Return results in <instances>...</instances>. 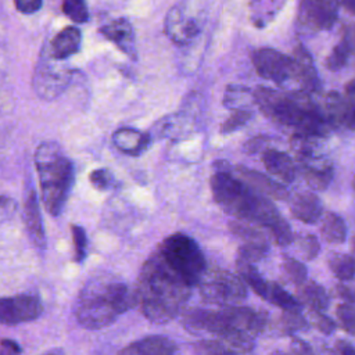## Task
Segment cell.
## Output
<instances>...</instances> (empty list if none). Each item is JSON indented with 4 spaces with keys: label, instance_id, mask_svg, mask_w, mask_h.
I'll return each mask as SVG.
<instances>
[{
    "label": "cell",
    "instance_id": "cell-27",
    "mask_svg": "<svg viewBox=\"0 0 355 355\" xmlns=\"http://www.w3.org/2000/svg\"><path fill=\"white\" fill-rule=\"evenodd\" d=\"M266 301H269L273 305L282 308L283 312L300 311L301 309L300 302L290 293H287L282 286H279L275 282H270V287H269V293H268Z\"/></svg>",
    "mask_w": 355,
    "mask_h": 355
},
{
    "label": "cell",
    "instance_id": "cell-41",
    "mask_svg": "<svg viewBox=\"0 0 355 355\" xmlns=\"http://www.w3.org/2000/svg\"><path fill=\"white\" fill-rule=\"evenodd\" d=\"M312 320H313V324H315L322 333H324V334H330V333L336 329L334 322H333L330 318L324 316V315H323L322 312H319V311H312Z\"/></svg>",
    "mask_w": 355,
    "mask_h": 355
},
{
    "label": "cell",
    "instance_id": "cell-44",
    "mask_svg": "<svg viewBox=\"0 0 355 355\" xmlns=\"http://www.w3.org/2000/svg\"><path fill=\"white\" fill-rule=\"evenodd\" d=\"M293 352L294 355H312L308 345L300 340L293 341Z\"/></svg>",
    "mask_w": 355,
    "mask_h": 355
},
{
    "label": "cell",
    "instance_id": "cell-13",
    "mask_svg": "<svg viewBox=\"0 0 355 355\" xmlns=\"http://www.w3.org/2000/svg\"><path fill=\"white\" fill-rule=\"evenodd\" d=\"M337 0H301L298 19L302 26L323 31L329 29L337 17Z\"/></svg>",
    "mask_w": 355,
    "mask_h": 355
},
{
    "label": "cell",
    "instance_id": "cell-7",
    "mask_svg": "<svg viewBox=\"0 0 355 355\" xmlns=\"http://www.w3.org/2000/svg\"><path fill=\"white\" fill-rule=\"evenodd\" d=\"M165 262L191 287L198 286L207 272V262L198 244L184 233L168 236L158 247Z\"/></svg>",
    "mask_w": 355,
    "mask_h": 355
},
{
    "label": "cell",
    "instance_id": "cell-48",
    "mask_svg": "<svg viewBox=\"0 0 355 355\" xmlns=\"http://www.w3.org/2000/svg\"><path fill=\"white\" fill-rule=\"evenodd\" d=\"M354 250H355V239H354Z\"/></svg>",
    "mask_w": 355,
    "mask_h": 355
},
{
    "label": "cell",
    "instance_id": "cell-23",
    "mask_svg": "<svg viewBox=\"0 0 355 355\" xmlns=\"http://www.w3.org/2000/svg\"><path fill=\"white\" fill-rule=\"evenodd\" d=\"M236 263H237V270L240 273V277L244 280V283L247 286H250L255 291V294H258L261 298L266 300L269 287H270V282H266L262 277V275L259 273V270L257 269L254 262L237 257Z\"/></svg>",
    "mask_w": 355,
    "mask_h": 355
},
{
    "label": "cell",
    "instance_id": "cell-37",
    "mask_svg": "<svg viewBox=\"0 0 355 355\" xmlns=\"http://www.w3.org/2000/svg\"><path fill=\"white\" fill-rule=\"evenodd\" d=\"M344 103H345L344 123L355 129V80L351 82L347 87V98L344 100Z\"/></svg>",
    "mask_w": 355,
    "mask_h": 355
},
{
    "label": "cell",
    "instance_id": "cell-14",
    "mask_svg": "<svg viewBox=\"0 0 355 355\" xmlns=\"http://www.w3.org/2000/svg\"><path fill=\"white\" fill-rule=\"evenodd\" d=\"M100 33L111 40L129 58L136 60V42L132 24L126 18H116L100 28Z\"/></svg>",
    "mask_w": 355,
    "mask_h": 355
},
{
    "label": "cell",
    "instance_id": "cell-15",
    "mask_svg": "<svg viewBox=\"0 0 355 355\" xmlns=\"http://www.w3.org/2000/svg\"><path fill=\"white\" fill-rule=\"evenodd\" d=\"M176 347L164 336H148L130 343L116 355H175Z\"/></svg>",
    "mask_w": 355,
    "mask_h": 355
},
{
    "label": "cell",
    "instance_id": "cell-29",
    "mask_svg": "<svg viewBox=\"0 0 355 355\" xmlns=\"http://www.w3.org/2000/svg\"><path fill=\"white\" fill-rule=\"evenodd\" d=\"M352 50V39L349 36L343 37L341 43H338L333 51L330 53V55L326 60V67L331 71H337L341 67H344V64L347 62V58L349 55Z\"/></svg>",
    "mask_w": 355,
    "mask_h": 355
},
{
    "label": "cell",
    "instance_id": "cell-32",
    "mask_svg": "<svg viewBox=\"0 0 355 355\" xmlns=\"http://www.w3.org/2000/svg\"><path fill=\"white\" fill-rule=\"evenodd\" d=\"M252 115H254V112L250 111V110H236V111H233L232 115L222 123L220 132L227 135V133L239 130L240 128L247 125V122L252 118Z\"/></svg>",
    "mask_w": 355,
    "mask_h": 355
},
{
    "label": "cell",
    "instance_id": "cell-46",
    "mask_svg": "<svg viewBox=\"0 0 355 355\" xmlns=\"http://www.w3.org/2000/svg\"><path fill=\"white\" fill-rule=\"evenodd\" d=\"M341 355H355V349L351 345H343Z\"/></svg>",
    "mask_w": 355,
    "mask_h": 355
},
{
    "label": "cell",
    "instance_id": "cell-28",
    "mask_svg": "<svg viewBox=\"0 0 355 355\" xmlns=\"http://www.w3.org/2000/svg\"><path fill=\"white\" fill-rule=\"evenodd\" d=\"M329 266L336 277L341 280H351L355 276V261L349 255L333 254L329 259Z\"/></svg>",
    "mask_w": 355,
    "mask_h": 355
},
{
    "label": "cell",
    "instance_id": "cell-5",
    "mask_svg": "<svg viewBox=\"0 0 355 355\" xmlns=\"http://www.w3.org/2000/svg\"><path fill=\"white\" fill-rule=\"evenodd\" d=\"M257 107L277 123L298 129L300 135L322 136L327 130V119L305 93H282L269 87L254 90Z\"/></svg>",
    "mask_w": 355,
    "mask_h": 355
},
{
    "label": "cell",
    "instance_id": "cell-40",
    "mask_svg": "<svg viewBox=\"0 0 355 355\" xmlns=\"http://www.w3.org/2000/svg\"><path fill=\"white\" fill-rule=\"evenodd\" d=\"M283 324L287 330H297L305 324V319L301 316L300 311H287L282 316Z\"/></svg>",
    "mask_w": 355,
    "mask_h": 355
},
{
    "label": "cell",
    "instance_id": "cell-39",
    "mask_svg": "<svg viewBox=\"0 0 355 355\" xmlns=\"http://www.w3.org/2000/svg\"><path fill=\"white\" fill-rule=\"evenodd\" d=\"M200 349L204 355H236L226 344L218 341H202L200 343Z\"/></svg>",
    "mask_w": 355,
    "mask_h": 355
},
{
    "label": "cell",
    "instance_id": "cell-42",
    "mask_svg": "<svg viewBox=\"0 0 355 355\" xmlns=\"http://www.w3.org/2000/svg\"><path fill=\"white\" fill-rule=\"evenodd\" d=\"M17 10L22 14H33L42 8L43 0H14Z\"/></svg>",
    "mask_w": 355,
    "mask_h": 355
},
{
    "label": "cell",
    "instance_id": "cell-12",
    "mask_svg": "<svg viewBox=\"0 0 355 355\" xmlns=\"http://www.w3.org/2000/svg\"><path fill=\"white\" fill-rule=\"evenodd\" d=\"M43 312L42 301L29 294L3 297L0 301V319L3 324H18L37 319Z\"/></svg>",
    "mask_w": 355,
    "mask_h": 355
},
{
    "label": "cell",
    "instance_id": "cell-36",
    "mask_svg": "<svg viewBox=\"0 0 355 355\" xmlns=\"http://www.w3.org/2000/svg\"><path fill=\"white\" fill-rule=\"evenodd\" d=\"M90 182L97 190H107L114 183V175L105 168H98L90 173Z\"/></svg>",
    "mask_w": 355,
    "mask_h": 355
},
{
    "label": "cell",
    "instance_id": "cell-11",
    "mask_svg": "<svg viewBox=\"0 0 355 355\" xmlns=\"http://www.w3.org/2000/svg\"><path fill=\"white\" fill-rule=\"evenodd\" d=\"M252 64L259 76L280 86H286L290 82H297V68L294 58L287 57L277 50L268 47L255 50L252 53Z\"/></svg>",
    "mask_w": 355,
    "mask_h": 355
},
{
    "label": "cell",
    "instance_id": "cell-3",
    "mask_svg": "<svg viewBox=\"0 0 355 355\" xmlns=\"http://www.w3.org/2000/svg\"><path fill=\"white\" fill-rule=\"evenodd\" d=\"M266 322V313L236 305L222 311L193 308L186 311L183 316V327L186 330L216 334L234 352L251 351L257 336L263 330Z\"/></svg>",
    "mask_w": 355,
    "mask_h": 355
},
{
    "label": "cell",
    "instance_id": "cell-45",
    "mask_svg": "<svg viewBox=\"0 0 355 355\" xmlns=\"http://www.w3.org/2000/svg\"><path fill=\"white\" fill-rule=\"evenodd\" d=\"M340 1L345 7V10H348L352 14H355V0H340Z\"/></svg>",
    "mask_w": 355,
    "mask_h": 355
},
{
    "label": "cell",
    "instance_id": "cell-4",
    "mask_svg": "<svg viewBox=\"0 0 355 355\" xmlns=\"http://www.w3.org/2000/svg\"><path fill=\"white\" fill-rule=\"evenodd\" d=\"M133 305L135 293L125 283L112 277H94L80 290L75 316L85 329L97 330L114 323Z\"/></svg>",
    "mask_w": 355,
    "mask_h": 355
},
{
    "label": "cell",
    "instance_id": "cell-2",
    "mask_svg": "<svg viewBox=\"0 0 355 355\" xmlns=\"http://www.w3.org/2000/svg\"><path fill=\"white\" fill-rule=\"evenodd\" d=\"M135 293L136 305L154 323H166L186 305L191 286L187 284L157 250L143 265Z\"/></svg>",
    "mask_w": 355,
    "mask_h": 355
},
{
    "label": "cell",
    "instance_id": "cell-19",
    "mask_svg": "<svg viewBox=\"0 0 355 355\" xmlns=\"http://www.w3.org/2000/svg\"><path fill=\"white\" fill-rule=\"evenodd\" d=\"M262 162L266 171L283 183H291L294 180L295 166L293 159L286 153L268 148L262 153Z\"/></svg>",
    "mask_w": 355,
    "mask_h": 355
},
{
    "label": "cell",
    "instance_id": "cell-18",
    "mask_svg": "<svg viewBox=\"0 0 355 355\" xmlns=\"http://www.w3.org/2000/svg\"><path fill=\"white\" fill-rule=\"evenodd\" d=\"M151 139L150 133H141L133 128H121L112 135L114 146L122 153L133 157L144 153Z\"/></svg>",
    "mask_w": 355,
    "mask_h": 355
},
{
    "label": "cell",
    "instance_id": "cell-9",
    "mask_svg": "<svg viewBox=\"0 0 355 355\" xmlns=\"http://www.w3.org/2000/svg\"><path fill=\"white\" fill-rule=\"evenodd\" d=\"M198 286L202 298L212 304L232 306L247 297L244 280L223 269L207 270Z\"/></svg>",
    "mask_w": 355,
    "mask_h": 355
},
{
    "label": "cell",
    "instance_id": "cell-8",
    "mask_svg": "<svg viewBox=\"0 0 355 355\" xmlns=\"http://www.w3.org/2000/svg\"><path fill=\"white\" fill-rule=\"evenodd\" d=\"M207 19L204 0H180L165 15L166 36L178 46H187L198 37Z\"/></svg>",
    "mask_w": 355,
    "mask_h": 355
},
{
    "label": "cell",
    "instance_id": "cell-31",
    "mask_svg": "<svg viewBox=\"0 0 355 355\" xmlns=\"http://www.w3.org/2000/svg\"><path fill=\"white\" fill-rule=\"evenodd\" d=\"M62 12L76 24H85L89 21L86 0H62Z\"/></svg>",
    "mask_w": 355,
    "mask_h": 355
},
{
    "label": "cell",
    "instance_id": "cell-10",
    "mask_svg": "<svg viewBox=\"0 0 355 355\" xmlns=\"http://www.w3.org/2000/svg\"><path fill=\"white\" fill-rule=\"evenodd\" d=\"M71 76L72 72L61 65V61L53 58L46 46L35 68L33 89L40 98L53 100L67 89Z\"/></svg>",
    "mask_w": 355,
    "mask_h": 355
},
{
    "label": "cell",
    "instance_id": "cell-30",
    "mask_svg": "<svg viewBox=\"0 0 355 355\" xmlns=\"http://www.w3.org/2000/svg\"><path fill=\"white\" fill-rule=\"evenodd\" d=\"M304 178L308 184L315 190H323L329 186L331 180V169L330 168H315L306 165L304 168Z\"/></svg>",
    "mask_w": 355,
    "mask_h": 355
},
{
    "label": "cell",
    "instance_id": "cell-35",
    "mask_svg": "<svg viewBox=\"0 0 355 355\" xmlns=\"http://www.w3.org/2000/svg\"><path fill=\"white\" fill-rule=\"evenodd\" d=\"M337 316L343 324V327L355 334V306L349 304H341L337 306Z\"/></svg>",
    "mask_w": 355,
    "mask_h": 355
},
{
    "label": "cell",
    "instance_id": "cell-33",
    "mask_svg": "<svg viewBox=\"0 0 355 355\" xmlns=\"http://www.w3.org/2000/svg\"><path fill=\"white\" fill-rule=\"evenodd\" d=\"M283 269L288 279L295 283L297 286H301L306 282V268L297 259L294 258H284L283 262Z\"/></svg>",
    "mask_w": 355,
    "mask_h": 355
},
{
    "label": "cell",
    "instance_id": "cell-34",
    "mask_svg": "<svg viewBox=\"0 0 355 355\" xmlns=\"http://www.w3.org/2000/svg\"><path fill=\"white\" fill-rule=\"evenodd\" d=\"M71 233H72V243H73V250H75V261L82 262L86 257V247H87V239L86 233L82 226L72 225L71 226Z\"/></svg>",
    "mask_w": 355,
    "mask_h": 355
},
{
    "label": "cell",
    "instance_id": "cell-22",
    "mask_svg": "<svg viewBox=\"0 0 355 355\" xmlns=\"http://www.w3.org/2000/svg\"><path fill=\"white\" fill-rule=\"evenodd\" d=\"M293 58L295 61L297 82H298L300 87L305 92L315 90L318 87V75H316V69L313 67L312 58L308 54V51L302 46H298L294 50Z\"/></svg>",
    "mask_w": 355,
    "mask_h": 355
},
{
    "label": "cell",
    "instance_id": "cell-16",
    "mask_svg": "<svg viewBox=\"0 0 355 355\" xmlns=\"http://www.w3.org/2000/svg\"><path fill=\"white\" fill-rule=\"evenodd\" d=\"M239 175L240 178L248 184L251 186L254 190H257L258 193L266 196V197H272L275 200H286L288 197V193L286 190V187L277 182H275L273 179L268 178L266 175L259 173L258 171L250 169L247 166H237Z\"/></svg>",
    "mask_w": 355,
    "mask_h": 355
},
{
    "label": "cell",
    "instance_id": "cell-47",
    "mask_svg": "<svg viewBox=\"0 0 355 355\" xmlns=\"http://www.w3.org/2000/svg\"><path fill=\"white\" fill-rule=\"evenodd\" d=\"M43 355H64V352L61 349H53V351H50L47 354H43Z\"/></svg>",
    "mask_w": 355,
    "mask_h": 355
},
{
    "label": "cell",
    "instance_id": "cell-6",
    "mask_svg": "<svg viewBox=\"0 0 355 355\" xmlns=\"http://www.w3.org/2000/svg\"><path fill=\"white\" fill-rule=\"evenodd\" d=\"M42 200L47 212L58 216L67 202L73 184L75 169L72 161L55 141H43L35 153Z\"/></svg>",
    "mask_w": 355,
    "mask_h": 355
},
{
    "label": "cell",
    "instance_id": "cell-24",
    "mask_svg": "<svg viewBox=\"0 0 355 355\" xmlns=\"http://www.w3.org/2000/svg\"><path fill=\"white\" fill-rule=\"evenodd\" d=\"M223 104L230 108L232 111L236 110H250L251 105H257L254 92L244 86L230 85L226 87ZM251 111V110H250Z\"/></svg>",
    "mask_w": 355,
    "mask_h": 355
},
{
    "label": "cell",
    "instance_id": "cell-17",
    "mask_svg": "<svg viewBox=\"0 0 355 355\" xmlns=\"http://www.w3.org/2000/svg\"><path fill=\"white\" fill-rule=\"evenodd\" d=\"M80 43H82L80 29L76 26H65L54 36V39L49 46V51L53 58L58 61H64L79 51Z\"/></svg>",
    "mask_w": 355,
    "mask_h": 355
},
{
    "label": "cell",
    "instance_id": "cell-38",
    "mask_svg": "<svg viewBox=\"0 0 355 355\" xmlns=\"http://www.w3.org/2000/svg\"><path fill=\"white\" fill-rule=\"evenodd\" d=\"M298 245L306 259H313L319 254V243L315 236L306 234L298 240Z\"/></svg>",
    "mask_w": 355,
    "mask_h": 355
},
{
    "label": "cell",
    "instance_id": "cell-43",
    "mask_svg": "<svg viewBox=\"0 0 355 355\" xmlns=\"http://www.w3.org/2000/svg\"><path fill=\"white\" fill-rule=\"evenodd\" d=\"M21 354V347L8 338L1 340V351L0 355H19Z\"/></svg>",
    "mask_w": 355,
    "mask_h": 355
},
{
    "label": "cell",
    "instance_id": "cell-20",
    "mask_svg": "<svg viewBox=\"0 0 355 355\" xmlns=\"http://www.w3.org/2000/svg\"><path fill=\"white\" fill-rule=\"evenodd\" d=\"M24 220L35 245H37L39 248H43L46 244V237H44V229H43L42 214L37 202V196L35 190H31L25 200Z\"/></svg>",
    "mask_w": 355,
    "mask_h": 355
},
{
    "label": "cell",
    "instance_id": "cell-26",
    "mask_svg": "<svg viewBox=\"0 0 355 355\" xmlns=\"http://www.w3.org/2000/svg\"><path fill=\"white\" fill-rule=\"evenodd\" d=\"M322 234L330 243H343L347 237L344 220L336 214H327L322 222Z\"/></svg>",
    "mask_w": 355,
    "mask_h": 355
},
{
    "label": "cell",
    "instance_id": "cell-25",
    "mask_svg": "<svg viewBox=\"0 0 355 355\" xmlns=\"http://www.w3.org/2000/svg\"><path fill=\"white\" fill-rule=\"evenodd\" d=\"M301 300L312 309V311H324L329 305V295L322 286L315 282H306L301 284L300 288Z\"/></svg>",
    "mask_w": 355,
    "mask_h": 355
},
{
    "label": "cell",
    "instance_id": "cell-21",
    "mask_svg": "<svg viewBox=\"0 0 355 355\" xmlns=\"http://www.w3.org/2000/svg\"><path fill=\"white\" fill-rule=\"evenodd\" d=\"M290 211L298 220L304 223H315L322 215V202L312 193H300L291 200Z\"/></svg>",
    "mask_w": 355,
    "mask_h": 355
},
{
    "label": "cell",
    "instance_id": "cell-1",
    "mask_svg": "<svg viewBox=\"0 0 355 355\" xmlns=\"http://www.w3.org/2000/svg\"><path fill=\"white\" fill-rule=\"evenodd\" d=\"M211 191L216 204L239 220L252 223L269 230L279 245L293 241V232L286 219L279 214L269 197L258 193L243 179L219 168L211 178Z\"/></svg>",
    "mask_w": 355,
    "mask_h": 355
}]
</instances>
